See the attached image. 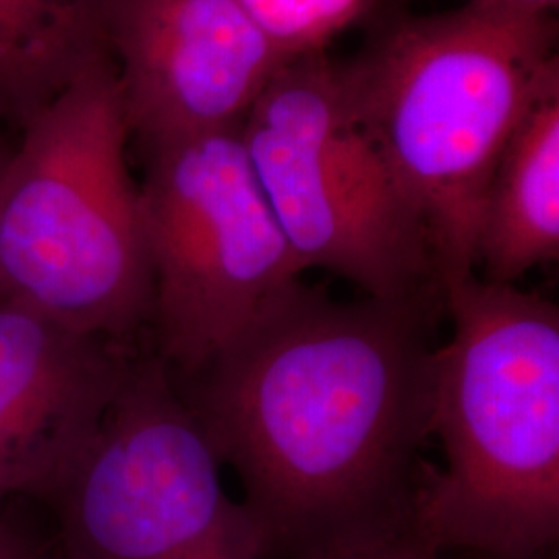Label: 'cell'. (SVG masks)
<instances>
[{
  "label": "cell",
  "mask_w": 559,
  "mask_h": 559,
  "mask_svg": "<svg viewBox=\"0 0 559 559\" xmlns=\"http://www.w3.org/2000/svg\"><path fill=\"white\" fill-rule=\"evenodd\" d=\"M559 255V87L547 92L508 141L489 182L477 265L514 284Z\"/></svg>",
  "instance_id": "30bf717a"
},
{
  "label": "cell",
  "mask_w": 559,
  "mask_h": 559,
  "mask_svg": "<svg viewBox=\"0 0 559 559\" xmlns=\"http://www.w3.org/2000/svg\"><path fill=\"white\" fill-rule=\"evenodd\" d=\"M452 336L433 355L413 524L443 558H535L559 539V311L475 274L441 290Z\"/></svg>",
  "instance_id": "7a4b0ae2"
},
{
  "label": "cell",
  "mask_w": 559,
  "mask_h": 559,
  "mask_svg": "<svg viewBox=\"0 0 559 559\" xmlns=\"http://www.w3.org/2000/svg\"><path fill=\"white\" fill-rule=\"evenodd\" d=\"M286 59L316 55L373 0H239Z\"/></svg>",
  "instance_id": "7c38bea8"
},
{
  "label": "cell",
  "mask_w": 559,
  "mask_h": 559,
  "mask_svg": "<svg viewBox=\"0 0 559 559\" xmlns=\"http://www.w3.org/2000/svg\"><path fill=\"white\" fill-rule=\"evenodd\" d=\"M454 559H558L556 551L545 554V556H535V558H493V556H473V554H456Z\"/></svg>",
  "instance_id": "e0dca14e"
},
{
  "label": "cell",
  "mask_w": 559,
  "mask_h": 559,
  "mask_svg": "<svg viewBox=\"0 0 559 559\" xmlns=\"http://www.w3.org/2000/svg\"><path fill=\"white\" fill-rule=\"evenodd\" d=\"M11 154H13V145L7 140V135L2 133L0 127V210H2V193H4V179H7V168L11 162ZM0 297H2V276H0Z\"/></svg>",
  "instance_id": "2e32d148"
},
{
  "label": "cell",
  "mask_w": 559,
  "mask_h": 559,
  "mask_svg": "<svg viewBox=\"0 0 559 559\" xmlns=\"http://www.w3.org/2000/svg\"><path fill=\"white\" fill-rule=\"evenodd\" d=\"M110 55L145 152L240 129L288 62L239 0H117Z\"/></svg>",
  "instance_id": "ba28073f"
},
{
  "label": "cell",
  "mask_w": 559,
  "mask_h": 559,
  "mask_svg": "<svg viewBox=\"0 0 559 559\" xmlns=\"http://www.w3.org/2000/svg\"><path fill=\"white\" fill-rule=\"evenodd\" d=\"M302 559H443V556L420 535L411 519L388 533Z\"/></svg>",
  "instance_id": "4fadbf2b"
},
{
  "label": "cell",
  "mask_w": 559,
  "mask_h": 559,
  "mask_svg": "<svg viewBox=\"0 0 559 559\" xmlns=\"http://www.w3.org/2000/svg\"><path fill=\"white\" fill-rule=\"evenodd\" d=\"M427 299L342 302L299 282L189 380L173 381L239 475L270 558L413 519L429 433Z\"/></svg>",
  "instance_id": "6da1fadb"
},
{
  "label": "cell",
  "mask_w": 559,
  "mask_h": 559,
  "mask_svg": "<svg viewBox=\"0 0 559 559\" xmlns=\"http://www.w3.org/2000/svg\"><path fill=\"white\" fill-rule=\"evenodd\" d=\"M141 221L152 270V350L189 380L305 272L247 156L240 129L145 152Z\"/></svg>",
  "instance_id": "8992f818"
},
{
  "label": "cell",
  "mask_w": 559,
  "mask_h": 559,
  "mask_svg": "<svg viewBox=\"0 0 559 559\" xmlns=\"http://www.w3.org/2000/svg\"><path fill=\"white\" fill-rule=\"evenodd\" d=\"M129 344L73 330L0 297V503L52 506L119 394Z\"/></svg>",
  "instance_id": "9c48e42d"
},
{
  "label": "cell",
  "mask_w": 559,
  "mask_h": 559,
  "mask_svg": "<svg viewBox=\"0 0 559 559\" xmlns=\"http://www.w3.org/2000/svg\"><path fill=\"white\" fill-rule=\"evenodd\" d=\"M117 0H0V127L20 129L110 55Z\"/></svg>",
  "instance_id": "8fae6325"
},
{
  "label": "cell",
  "mask_w": 559,
  "mask_h": 559,
  "mask_svg": "<svg viewBox=\"0 0 559 559\" xmlns=\"http://www.w3.org/2000/svg\"><path fill=\"white\" fill-rule=\"evenodd\" d=\"M261 189L302 267L350 280L369 299H427L429 242L362 122L344 64L290 59L240 124Z\"/></svg>",
  "instance_id": "5b68a950"
},
{
  "label": "cell",
  "mask_w": 559,
  "mask_h": 559,
  "mask_svg": "<svg viewBox=\"0 0 559 559\" xmlns=\"http://www.w3.org/2000/svg\"><path fill=\"white\" fill-rule=\"evenodd\" d=\"M57 559H60V558H59V554H57Z\"/></svg>",
  "instance_id": "ac0fdd59"
},
{
  "label": "cell",
  "mask_w": 559,
  "mask_h": 559,
  "mask_svg": "<svg viewBox=\"0 0 559 559\" xmlns=\"http://www.w3.org/2000/svg\"><path fill=\"white\" fill-rule=\"evenodd\" d=\"M154 353L135 355L78 473L50 506L60 559H270L251 512Z\"/></svg>",
  "instance_id": "52a82bcc"
},
{
  "label": "cell",
  "mask_w": 559,
  "mask_h": 559,
  "mask_svg": "<svg viewBox=\"0 0 559 559\" xmlns=\"http://www.w3.org/2000/svg\"><path fill=\"white\" fill-rule=\"evenodd\" d=\"M556 21L493 4L400 21L344 64L360 119L419 216L438 288L475 274L483 210L528 110L559 87Z\"/></svg>",
  "instance_id": "3957f363"
},
{
  "label": "cell",
  "mask_w": 559,
  "mask_h": 559,
  "mask_svg": "<svg viewBox=\"0 0 559 559\" xmlns=\"http://www.w3.org/2000/svg\"><path fill=\"white\" fill-rule=\"evenodd\" d=\"M0 559H44L40 551L4 519L0 503Z\"/></svg>",
  "instance_id": "5bb4252c"
},
{
  "label": "cell",
  "mask_w": 559,
  "mask_h": 559,
  "mask_svg": "<svg viewBox=\"0 0 559 559\" xmlns=\"http://www.w3.org/2000/svg\"><path fill=\"white\" fill-rule=\"evenodd\" d=\"M479 4H493L506 9H519V11H533V13H551L556 11L559 0H468Z\"/></svg>",
  "instance_id": "9a60e30c"
},
{
  "label": "cell",
  "mask_w": 559,
  "mask_h": 559,
  "mask_svg": "<svg viewBox=\"0 0 559 559\" xmlns=\"http://www.w3.org/2000/svg\"><path fill=\"white\" fill-rule=\"evenodd\" d=\"M112 57L20 127L0 210L2 297L129 344L150 321L152 270Z\"/></svg>",
  "instance_id": "277c9868"
}]
</instances>
